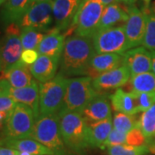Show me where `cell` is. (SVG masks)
Segmentation results:
<instances>
[{
    "label": "cell",
    "instance_id": "cell-1",
    "mask_svg": "<svg viewBox=\"0 0 155 155\" xmlns=\"http://www.w3.org/2000/svg\"><path fill=\"white\" fill-rule=\"evenodd\" d=\"M96 54L92 38L73 35L66 40L60 63L64 77L88 75L90 63Z\"/></svg>",
    "mask_w": 155,
    "mask_h": 155
},
{
    "label": "cell",
    "instance_id": "cell-2",
    "mask_svg": "<svg viewBox=\"0 0 155 155\" xmlns=\"http://www.w3.org/2000/svg\"><path fill=\"white\" fill-rule=\"evenodd\" d=\"M58 116L65 145L72 153L84 155L91 147L88 140V124L77 112L60 113Z\"/></svg>",
    "mask_w": 155,
    "mask_h": 155
},
{
    "label": "cell",
    "instance_id": "cell-3",
    "mask_svg": "<svg viewBox=\"0 0 155 155\" xmlns=\"http://www.w3.org/2000/svg\"><path fill=\"white\" fill-rule=\"evenodd\" d=\"M30 139L38 141L54 155H71L61 136L58 115L41 116L35 121Z\"/></svg>",
    "mask_w": 155,
    "mask_h": 155
},
{
    "label": "cell",
    "instance_id": "cell-4",
    "mask_svg": "<svg viewBox=\"0 0 155 155\" xmlns=\"http://www.w3.org/2000/svg\"><path fill=\"white\" fill-rule=\"evenodd\" d=\"M92 80V78L89 76L69 78L65 99L60 113H80L91 100L99 95L100 93L93 86Z\"/></svg>",
    "mask_w": 155,
    "mask_h": 155
},
{
    "label": "cell",
    "instance_id": "cell-5",
    "mask_svg": "<svg viewBox=\"0 0 155 155\" xmlns=\"http://www.w3.org/2000/svg\"><path fill=\"white\" fill-rule=\"evenodd\" d=\"M69 78L58 73L53 79L39 83L40 116L58 115L62 109Z\"/></svg>",
    "mask_w": 155,
    "mask_h": 155
},
{
    "label": "cell",
    "instance_id": "cell-6",
    "mask_svg": "<svg viewBox=\"0 0 155 155\" xmlns=\"http://www.w3.org/2000/svg\"><path fill=\"white\" fill-rule=\"evenodd\" d=\"M35 121L36 118L33 110L25 104L17 103L2 129L3 138H30Z\"/></svg>",
    "mask_w": 155,
    "mask_h": 155
},
{
    "label": "cell",
    "instance_id": "cell-7",
    "mask_svg": "<svg viewBox=\"0 0 155 155\" xmlns=\"http://www.w3.org/2000/svg\"><path fill=\"white\" fill-rule=\"evenodd\" d=\"M104 10L101 0H83L72 24L75 35L92 38L97 31Z\"/></svg>",
    "mask_w": 155,
    "mask_h": 155
},
{
    "label": "cell",
    "instance_id": "cell-8",
    "mask_svg": "<svg viewBox=\"0 0 155 155\" xmlns=\"http://www.w3.org/2000/svg\"><path fill=\"white\" fill-rule=\"evenodd\" d=\"M92 41L96 54H123L128 50L124 25L97 31Z\"/></svg>",
    "mask_w": 155,
    "mask_h": 155
},
{
    "label": "cell",
    "instance_id": "cell-9",
    "mask_svg": "<svg viewBox=\"0 0 155 155\" xmlns=\"http://www.w3.org/2000/svg\"><path fill=\"white\" fill-rule=\"evenodd\" d=\"M22 28L13 22L7 26L5 35L0 41V56L2 61L1 74L8 72L21 60L23 48L20 39Z\"/></svg>",
    "mask_w": 155,
    "mask_h": 155
},
{
    "label": "cell",
    "instance_id": "cell-10",
    "mask_svg": "<svg viewBox=\"0 0 155 155\" xmlns=\"http://www.w3.org/2000/svg\"><path fill=\"white\" fill-rule=\"evenodd\" d=\"M53 20V1H47L31 4L26 13L16 23L21 28H33L48 32Z\"/></svg>",
    "mask_w": 155,
    "mask_h": 155
},
{
    "label": "cell",
    "instance_id": "cell-11",
    "mask_svg": "<svg viewBox=\"0 0 155 155\" xmlns=\"http://www.w3.org/2000/svg\"><path fill=\"white\" fill-rule=\"evenodd\" d=\"M147 26V13L135 5L128 6V18L124 24L128 49L142 45Z\"/></svg>",
    "mask_w": 155,
    "mask_h": 155
},
{
    "label": "cell",
    "instance_id": "cell-12",
    "mask_svg": "<svg viewBox=\"0 0 155 155\" xmlns=\"http://www.w3.org/2000/svg\"><path fill=\"white\" fill-rule=\"evenodd\" d=\"M130 78V72L127 67L122 65L93 78L92 84L98 93L104 94L108 91H112L124 86L129 81Z\"/></svg>",
    "mask_w": 155,
    "mask_h": 155
},
{
    "label": "cell",
    "instance_id": "cell-13",
    "mask_svg": "<svg viewBox=\"0 0 155 155\" xmlns=\"http://www.w3.org/2000/svg\"><path fill=\"white\" fill-rule=\"evenodd\" d=\"M122 65L127 67L131 77L151 72V51L147 49L144 47H137L128 49L122 54Z\"/></svg>",
    "mask_w": 155,
    "mask_h": 155
},
{
    "label": "cell",
    "instance_id": "cell-14",
    "mask_svg": "<svg viewBox=\"0 0 155 155\" xmlns=\"http://www.w3.org/2000/svg\"><path fill=\"white\" fill-rule=\"evenodd\" d=\"M83 0H53L55 27L65 31L72 26Z\"/></svg>",
    "mask_w": 155,
    "mask_h": 155
},
{
    "label": "cell",
    "instance_id": "cell-15",
    "mask_svg": "<svg viewBox=\"0 0 155 155\" xmlns=\"http://www.w3.org/2000/svg\"><path fill=\"white\" fill-rule=\"evenodd\" d=\"M87 124L100 122L111 117V106L108 96L97 95L79 113Z\"/></svg>",
    "mask_w": 155,
    "mask_h": 155
},
{
    "label": "cell",
    "instance_id": "cell-16",
    "mask_svg": "<svg viewBox=\"0 0 155 155\" xmlns=\"http://www.w3.org/2000/svg\"><path fill=\"white\" fill-rule=\"evenodd\" d=\"M67 36L54 27L49 29L36 48L39 55H47L61 59Z\"/></svg>",
    "mask_w": 155,
    "mask_h": 155
},
{
    "label": "cell",
    "instance_id": "cell-17",
    "mask_svg": "<svg viewBox=\"0 0 155 155\" xmlns=\"http://www.w3.org/2000/svg\"><path fill=\"white\" fill-rule=\"evenodd\" d=\"M9 96L11 97L17 103L29 107L33 110L36 120L40 116V92L39 83L35 81L32 84L23 88L11 87L9 91Z\"/></svg>",
    "mask_w": 155,
    "mask_h": 155
},
{
    "label": "cell",
    "instance_id": "cell-18",
    "mask_svg": "<svg viewBox=\"0 0 155 155\" xmlns=\"http://www.w3.org/2000/svg\"><path fill=\"white\" fill-rule=\"evenodd\" d=\"M61 59L47 55H39L37 61L30 66V72L39 83H45L56 76Z\"/></svg>",
    "mask_w": 155,
    "mask_h": 155
},
{
    "label": "cell",
    "instance_id": "cell-19",
    "mask_svg": "<svg viewBox=\"0 0 155 155\" xmlns=\"http://www.w3.org/2000/svg\"><path fill=\"white\" fill-rule=\"evenodd\" d=\"M122 65V54H95L90 63L89 77L92 79L104 72H109Z\"/></svg>",
    "mask_w": 155,
    "mask_h": 155
},
{
    "label": "cell",
    "instance_id": "cell-20",
    "mask_svg": "<svg viewBox=\"0 0 155 155\" xmlns=\"http://www.w3.org/2000/svg\"><path fill=\"white\" fill-rule=\"evenodd\" d=\"M128 18V6L125 9L119 3L105 6L100 20L97 31L124 25Z\"/></svg>",
    "mask_w": 155,
    "mask_h": 155
},
{
    "label": "cell",
    "instance_id": "cell-21",
    "mask_svg": "<svg viewBox=\"0 0 155 155\" xmlns=\"http://www.w3.org/2000/svg\"><path fill=\"white\" fill-rule=\"evenodd\" d=\"M0 146L17 150L18 152H26L33 155H54V153L44 145L33 139H0Z\"/></svg>",
    "mask_w": 155,
    "mask_h": 155
},
{
    "label": "cell",
    "instance_id": "cell-22",
    "mask_svg": "<svg viewBox=\"0 0 155 155\" xmlns=\"http://www.w3.org/2000/svg\"><path fill=\"white\" fill-rule=\"evenodd\" d=\"M0 78H5L13 88H23L35 81L30 72V67L22 61H18L8 72L2 73Z\"/></svg>",
    "mask_w": 155,
    "mask_h": 155
},
{
    "label": "cell",
    "instance_id": "cell-23",
    "mask_svg": "<svg viewBox=\"0 0 155 155\" xmlns=\"http://www.w3.org/2000/svg\"><path fill=\"white\" fill-rule=\"evenodd\" d=\"M113 129V120L110 117L100 122L88 124V140L91 147L102 148Z\"/></svg>",
    "mask_w": 155,
    "mask_h": 155
},
{
    "label": "cell",
    "instance_id": "cell-24",
    "mask_svg": "<svg viewBox=\"0 0 155 155\" xmlns=\"http://www.w3.org/2000/svg\"><path fill=\"white\" fill-rule=\"evenodd\" d=\"M31 0H7L1 11L2 22L11 24L17 22L31 5Z\"/></svg>",
    "mask_w": 155,
    "mask_h": 155
},
{
    "label": "cell",
    "instance_id": "cell-25",
    "mask_svg": "<svg viewBox=\"0 0 155 155\" xmlns=\"http://www.w3.org/2000/svg\"><path fill=\"white\" fill-rule=\"evenodd\" d=\"M111 106L116 112H122L129 115H137L139 112L135 100L131 92H127L122 89H116V91L110 95Z\"/></svg>",
    "mask_w": 155,
    "mask_h": 155
},
{
    "label": "cell",
    "instance_id": "cell-26",
    "mask_svg": "<svg viewBox=\"0 0 155 155\" xmlns=\"http://www.w3.org/2000/svg\"><path fill=\"white\" fill-rule=\"evenodd\" d=\"M127 84L130 87L128 92H155V75L151 72L131 77Z\"/></svg>",
    "mask_w": 155,
    "mask_h": 155
},
{
    "label": "cell",
    "instance_id": "cell-27",
    "mask_svg": "<svg viewBox=\"0 0 155 155\" xmlns=\"http://www.w3.org/2000/svg\"><path fill=\"white\" fill-rule=\"evenodd\" d=\"M134 127H140V117L136 115H129L116 112L113 118V128L127 134Z\"/></svg>",
    "mask_w": 155,
    "mask_h": 155
},
{
    "label": "cell",
    "instance_id": "cell-28",
    "mask_svg": "<svg viewBox=\"0 0 155 155\" xmlns=\"http://www.w3.org/2000/svg\"><path fill=\"white\" fill-rule=\"evenodd\" d=\"M47 33L48 32L41 31L33 28H22L20 39L23 50L36 49Z\"/></svg>",
    "mask_w": 155,
    "mask_h": 155
},
{
    "label": "cell",
    "instance_id": "cell-29",
    "mask_svg": "<svg viewBox=\"0 0 155 155\" xmlns=\"http://www.w3.org/2000/svg\"><path fill=\"white\" fill-rule=\"evenodd\" d=\"M140 128L148 143L151 142L155 134V104L151 106L140 116Z\"/></svg>",
    "mask_w": 155,
    "mask_h": 155
},
{
    "label": "cell",
    "instance_id": "cell-30",
    "mask_svg": "<svg viewBox=\"0 0 155 155\" xmlns=\"http://www.w3.org/2000/svg\"><path fill=\"white\" fill-rule=\"evenodd\" d=\"M144 10L147 13V26L142 47L149 51H155V13L149 7H144Z\"/></svg>",
    "mask_w": 155,
    "mask_h": 155
},
{
    "label": "cell",
    "instance_id": "cell-31",
    "mask_svg": "<svg viewBox=\"0 0 155 155\" xmlns=\"http://www.w3.org/2000/svg\"><path fill=\"white\" fill-rule=\"evenodd\" d=\"M107 150L110 155H145L150 153L147 146L134 147L127 144L110 147Z\"/></svg>",
    "mask_w": 155,
    "mask_h": 155
},
{
    "label": "cell",
    "instance_id": "cell-32",
    "mask_svg": "<svg viewBox=\"0 0 155 155\" xmlns=\"http://www.w3.org/2000/svg\"><path fill=\"white\" fill-rule=\"evenodd\" d=\"M135 100L138 112H144L155 104V92L130 91Z\"/></svg>",
    "mask_w": 155,
    "mask_h": 155
},
{
    "label": "cell",
    "instance_id": "cell-33",
    "mask_svg": "<svg viewBox=\"0 0 155 155\" xmlns=\"http://www.w3.org/2000/svg\"><path fill=\"white\" fill-rule=\"evenodd\" d=\"M147 140L140 127H134L127 133L126 144L134 147L147 146Z\"/></svg>",
    "mask_w": 155,
    "mask_h": 155
},
{
    "label": "cell",
    "instance_id": "cell-34",
    "mask_svg": "<svg viewBox=\"0 0 155 155\" xmlns=\"http://www.w3.org/2000/svg\"><path fill=\"white\" fill-rule=\"evenodd\" d=\"M126 136H127V134L122 133L113 128L101 149L104 150L105 148H109L110 147H114V146L126 144Z\"/></svg>",
    "mask_w": 155,
    "mask_h": 155
},
{
    "label": "cell",
    "instance_id": "cell-35",
    "mask_svg": "<svg viewBox=\"0 0 155 155\" xmlns=\"http://www.w3.org/2000/svg\"><path fill=\"white\" fill-rule=\"evenodd\" d=\"M38 57L39 54L36 49H25L22 51L20 61L30 67L37 61Z\"/></svg>",
    "mask_w": 155,
    "mask_h": 155
},
{
    "label": "cell",
    "instance_id": "cell-36",
    "mask_svg": "<svg viewBox=\"0 0 155 155\" xmlns=\"http://www.w3.org/2000/svg\"><path fill=\"white\" fill-rule=\"evenodd\" d=\"M17 104V102L10 96H0V111L11 113Z\"/></svg>",
    "mask_w": 155,
    "mask_h": 155
},
{
    "label": "cell",
    "instance_id": "cell-37",
    "mask_svg": "<svg viewBox=\"0 0 155 155\" xmlns=\"http://www.w3.org/2000/svg\"><path fill=\"white\" fill-rule=\"evenodd\" d=\"M0 155H18V151L0 146Z\"/></svg>",
    "mask_w": 155,
    "mask_h": 155
},
{
    "label": "cell",
    "instance_id": "cell-38",
    "mask_svg": "<svg viewBox=\"0 0 155 155\" xmlns=\"http://www.w3.org/2000/svg\"><path fill=\"white\" fill-rule=\"evenodd\" d=\"M11 113L9 112H5V111H0V129H3L5 122L8 119V117L10 116Z\"/></svg>",
    "mask_w": 155,
    "mask_h": 155
},
{
    "label": "cell",
    "instance_id": "cell-39",
    "mask_svg": "<svg viewBox=\"0 0 155 155\" xmlns=\"http://www.w3.org/2000/svg\"><path fill=\"white\" fill-rule=\"evenodd\" d=\"M137 2V0H118V3H122V4H124L125 5L127 6H132L134 5V4Z\"/></svg>",
    "mask_w": 155,
    "mask_h": 155
},
{
    "label": "cell",
    "instance_id": "cell-40",
    "mask_svg": "<svg viewBox=\"0 0 155 155\" xmlns=\"http://www.w3.org/2000/svg\"><path fill=\"white\" fill-rule=\"evenodd\" d=\"M152 55V72L155 75V51H151Z\"/></svg>",
    "mask_w": 155,
    "mask_h": 155
},
{
    "label": "cell",
    "instance_id": "cell-41",
    "mask_svg": "<svg viewBox=\"0 0 155 155\" xmlns=\"http://www.w3.org/2000/svg\"><path fill=\"white\" fill-rule=\"evenodd\" d=\"M102 4L104 5V6L110 5L112 4H117L118 3V0H101Z\"/></svg>",
    "mask_w": 155,
    "mask_h": 155
},
{
    "label": "cell",
    "instance_id": "cell-42",
    "mask_svg": "<svg viewBox=\"0 0 155 155\" xmlns=\"http://www.w3.org/2000/svg\"><path fill=\"white\" fill-rule=\"evenodd\" d=\"M142 1L144 2L145 7H149L150 3H151V1H152V0H142Z\"/></svg>",
    "mask_w": 155,
    "mask_h": 155
},
{
    "label": "cell",
    "instance_id": "cell-43",
    "mask_svg": "<svg viewBox=\"0 0 155 155\" xmlns=\"http://www.w3.org/2000/svg\"><path fill=\"white\" fill-rule=\"evenodd\" d=\"M47 1H53V0H31V3H38V2H47Z\"/></svg>",
    "mask_w": 155,
    "mask_h": 155
},
{
    "label": "cell",
    "instance_id": "cell-44",
    "mask_svg": "<svg viewBox=\"0 0 155 155\" xmlns=\"http://www.w3.org/2000/svg\"><path fill=\"white\" fill-rule=\"evenodd\" d=\"M18 155H33L29 153H26V152H18Z\"/></svg>",
    "mask_w": 155,
    "mask_h": 155
},
{
    "label": "cell",
    "instance_id": "cell-45",
    "mask_svg": "<svg viewBox=\"0 0 155 155\" xmlns=\"http://www.w3.org/2000/svg\"><path fill=\"white\" fill-rule=\"evenodd\" d=\"M2 71V61H1V56H0V72Z\"/></svg>",
    "mask_w": 155,
    "mask_h": 155
},
{
    "label": "cell",
    "instance_id": "cell-46",
    "mask_svg": "<svg viewBox=\"0 0 155 155\" xmlns=\"http://www.w3.org/2000/svg\"><path fill=\"white\" fill-rule=\"evenodd\" d=\"M5 1H7V0H0V4L2 5V4H3V3H5Z\"/></svg>",
    "mask_w": 155,
    "mask_h": 155
},
{
    "label": "cell",
    "instance_id": "cell-47",
    "mask_svg": "<svg viewBox=\"0 0 155 155\" xmlns=\"http://www.w3.org/2000/svg\"><path fill=\"white\" fill-rule=\"evenodd\" d=\"M152 141H153V142H155V134H154V136H153V140Z\"/></svg>",
    "mask_w": 155,
    "mask_h": 155
},
{
    "label": "cell",
    "instance_id": "cell-48",
    "mask_svg": "<svg viewBox=\"0 0 155 155\" xmlns=\"http://www.w3.org/2000/svg\"><path fill=\"white\" fill-rule=\"evenodd\" d=\"M0 5H1V4H0Z\"/></svg>",
    "mask_w": 155,
    "mask_h": 155
}]
</instances>
